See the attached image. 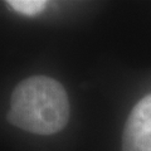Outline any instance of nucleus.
Returning <instances> with one entry per match:
<instances>
[{
	"mask_svg": "<svg viewBox=\"0 0 151 151\" xmlns=\"http://www.w3.org/2000/svg\"><path fill=\"white\" fill-rule=\"evenodd\" d=\"M8 121L37 135H53L69 119V101L64 87L54 78L33 76L14 88Z\"/></svg>",
	"mask_w": 151,
	"mask_h": 151,
	"instance_id": "nucleus-1",
	"label": "nucleus"
},
{
	"mask_svg": "<svg viewBox=\"0 0 151 151\" xmlns=\"http://www.w3.org/2000/svg\"><path fill=\"white\" fill-rule=\"evenodd\" d=\"M122 151H151V94L136 103L126 121Z\"/></svg>",
	"mask_w": 151,
	"mask_h": 151,
	"instance_id": "nucleus-2",
	"label": "nucleus"
},
{
	"mask_svg": "<svg viewBox=\"0 0 151 151\" xmlns=\"http://www.w3.org/2000/svg\"><path fill=\"white\" fill-rule=\"evenodd\" d=\"M6 4L15 12L29 17L42 13L48 5L44 0H9Z\"/></svg>",
	"mask_w": 151,
	"mask_h": 151,
	"instance_id": "nucleus-3",
	"label": "nucleus"
}]
</instances>
